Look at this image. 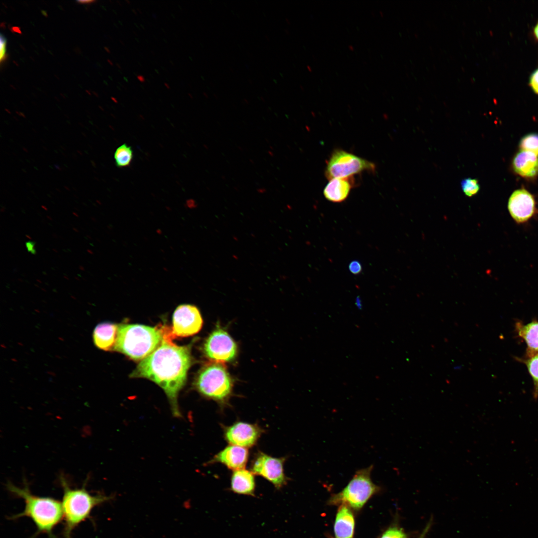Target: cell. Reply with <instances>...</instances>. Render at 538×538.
I'll return each instance as SVG.
<instances>
[{"label": "cell", "instance_id": "obj_1", "mask_svg": "<svg viewBox=\"0 0 538 538\" xmlns=\"http://www.w3.org/2000/svg\"><path fill=\"white\" fill-rule=\"evenodd\" d=\"M169 335L164 332L160 345L140 362L130 377L146 378L157 384L167 395L172 414L180 417L177 396L186 383L192 359L190 347L173 343Z\"/></svg>", "mask_w": 538, "mask_h": 538}, {"label": "cell", "instance_id": "obj_2", "mask_svg": "<svg viewBox=\"0 0 538 538\" xmlns=\"http://www.w3.org/2000/svg\"><path fill=\"white\" fill-rule=\"evenodd\" d=\"M21 488L10 482L6 485L7 490L17 498L22 499L25 503L23 511L11 516V520L22 517L30 518L36 527L34 537L40 534L47 535L48 538H57L53 530L62 521L63 510L61 502L49 497H41L33 495L30 492L26 481Z\"/></svg>", "mask_w": 538, "mask_h": 538}, {"label": "cell", "instance_id": "obj_3", "mask_svg": "<svg viewBox=\"0 0 538 538\" xmlns=\"http://www.w3.org/2000/svg\"><path fill=\"white\" fill-rule=\"evenodd\" d=\"M60 481L63 491L61 502L64 521L63 534L65 538H72L73 531L91 517L93 509L113 497L103 494L92 495L85 485L81 488H72L63 476H60Z\"/></svg>", "mask_w": 538, "mask_h": 538}, {"label": "cell", "instance_id": "obj_4", "mask_svg": "<svg viewBox=\"0 0 538 538\" xmlns=\"http://www.w3.org/2000/svg\"><path fill=\"white\" fill-rule=\"evenodd\" d=\"M162 328L140 324H122L118 326L113 350L135 360H142L161 343Z\"/></svg>", "mask_w": 538, "mask_h": 538}, {"label": "cell", "instance_id": "obj_5", "mask_svg": "<svg viewBox=\"0 0 538 538\" xmlns=\"http://www.w3.org/2000/svg\"><path fill=\"white\" fill-rule=\"evenodd\" d=\"M197 390L216 402L221 409L229 405L234 381L223 364L211 363L199 371L195 382Z\"/></svg>", "mask_w": 538, "mask_h": 538}, {"label": "cell", "instance_id": "obj_6", "mask_svg": "<svg viewBox=\"0 0 538 538\" xmlns=\"http://www.w3.org/2000/svg\"><path fill=\"white\" fill-rule=\"evenodd\" d=\"M373 468L371 465L357 471L341 491L331 496L328 501V505H345L356 511L360 510L373 495L380 491V487L372 480Z\"/></svg>", "mask_w": 538, "mask_h": 538}, {"label": "cell", "instance_id": "obj_7", "mask_svg": "<svg viewBox=\"0 0 538 538\" xmlns=\"http://www.w3.org/2000/svg\"><path fill=\"white\" fill-rule=\"evenodd\" d=\"M375 165L367 160L342 149H336L332 153L327 163L326 177L349 178L365 170L374 171Z\"/></svg>", "mask_w": 538, "mask_h": 538}, {"label": "cell", "instance_id": "obj_8", "mask_svg": "<svg viewBox=\"0 0 538 538\" xmlns=\"http://www.w3.org/2000/svg\"><path fill=\"white\" fill-rule=\"evenodd\" d=\"M206 357L215 363H231L236 359L238 349L236 342L220 325L210 333L203 345Z\"/></svg>", "mask_w": 538, "mask_h": 538}, {"label": "cell", "instance_id": "obj_9", "mask_svg": "<svg viewBox=\"0 0 538 538\" xmlns=\"http://www.w3.org/2000/svg\"><path fill=\"white\" fill-rule=\"evenodd\" d=\"M285 460V457H274L258 451L252 461L251 471L255 475L263 477L279 490L287 484L288 480L284 470Z\"/></svg>", "mask_w": 538, "mask_h": 538}, {"label": "cell", "instance_id": "obj_10", "mask_svg": "<svg viewBox=\"0 0 538 538\" xmlns=\"http://www.w3.org/2000/svg\"><path fill=\"white\" fill-rule=\"evenodd\" d=\"M223 436L231 445L250 448L255 446L265 430L257 423L238 421L230 425H222Z\"/></svg>", "mask_w": 538, "mask_h": 538}, {"label": "cell", "instance_id": "obj_11", "mask_svg": "<svg viewBox=\"0 0 538 538\" xmlns=\"http://www.w3.org/2000/svg\"><path fill=\"white\" fill-rule=\"evenodd\" d=\"M202 325V318L196 306L189 304L180 305L173 314L172 334L178 337L191 336L197 333Z\"/></svg>", "mask_w": 538, "mask_h": 538}, {"label": "cell", "instance_id": "obj_12", "mask_svg": "<svg viewBox=\"0 0 538 538\" xmlns=\"http://www.w3.org/2000/svg\"><path fill=\"white\" fill-rule=\"evenodd\" d=\"M508 209L511 216L518 224L527 222L537 212L534 196L524 188L513 192L508 200Z\"/></svg>", "mask_w": 538, "mask_h": 538}, {"label": "cell", "instance_id": "obj_13", "mask_svg": "<svg viewBox=\"0 0 538 538\" xmlns=\"http://www.w3.org/2000/svg\"><path fill=\"white\" fill-rule=\"evenodd\" d=\"M249 457L247 448L230 444L215 454L208 464L219 463L235 471L245 468Z\"/></svg>", "mask_w": 538, "mask_h": 538}, {"label": "cell", "instance_id": "obj_14", "mask_svg": "<svg viewBox=\"0 0 538 538\" xmlns=\"http://www.w3.org/2000/svg\"><path fill=\"white\" fill-rule=\"evenodd\" d=\"M517 336L523 339L526 344V352L523 356L529 358L538 354V320L533 319L525 324L517 320L514 325Z\"/></svg>", "mask_w": 538, "mask_h": 538}, {"label": "cell", "instance_id": "obj_15", "mask_svg": "<svg viewBox=\"0 0 538 538\" xmlns=\"http://www.w3.org/2000/svg\"><path fill=\"white\" fill-rule=\"evenodd\" d=\"M230 489L237 494L255 497V474L245 468L233 471L231 477Z\"/></svg>", "mask_w": 538, "mask_h": 538}, {"label": "cell", "instance_id": "obj_16", "mask_svg": "<svg viewBox=\"0 0 538 538\" xmlns=\"http://www.w3.org/2000/svg\"><path fill=\"white\" fill-rule=\"evenodd\" d=\"M334 526L335 538H353L355 519L350 508L345 505L339 506Z\"/></svg>", "mask_w": 538, "mask_h": 538}, {"label": "cell", "instance_id": "obj_17", "mask_svg": "<svg viewBox=\"0 0 538 538\" xmlns=\"http://www.w3.org/2000/svg\"><path fill=\"white\" fill-rule=\"evenodd\" d=\"M515 172L527 178L538 175V156L533 152L521 150L515 156L513 162Z\"/></svg>", "mask_w": 538, "mask_h": 538}, {"label": "cell", "instance_id": "obj_18", "mask_svg": "<svg viewBox=\"0 0 538 538\" xmlns=\"http://www.w3.org/2000/svg\"><path fill=\"white\" fill-rule=\"evenodd\" d=\"M118 325L103 322L95 328L93 339L95 346L101 350L109 351L114 347L117 334Z\"/></svg>", "mask_w": 538, "mask_h": 538}, {"label": "cell", "instance_id": "obj_19", "mask_svg": "<svg viewBox=\"0 0 538 538\" xmlns=\"http://www.w3.org/2000/svg\"><path fill=\"white\" fill-rule=\"evenodd\" d=\"M352 186L350 177L333 178L325 187L323 195L330 202L340 203L347 199Z\"/></svg>", "mask_w": 538, "mask_h": 538}, {"label": "cell", "instance_id": "obj_20", "mask_svg": "<svg viewBox=\"0 0 538 538\" xmlns=\"http://www.w3.org/2000/svg\"><path fill=\"white\" fill-rule=\"evenodd\" d=\"M515 359L525 365L533 382V397L538 399V354L529 358L515 357Z\"/></svg>", "mask_w": 538, "mask_h": 538}, {"label": "cell", "instance_id": "obj_21", "mask_svg": "<svg viewBox=\"0 0 538 538\" xmlns=\"http://www.w3.org/2000/svg\"><path fill=\"white\" fill-rule=\"evenodd\" d=\"M133 158V151L131 146L124 143L117 148L114 153V159L117 166L125 167L128 166Z\"/></svg>", "mask_w": 538, "mask_h": 538}, {"label": "cell", "instance_id": "obj_22", "mask_svg": "<svg viewBox=\"0 0 538 538\" xmlns=\"http://www.w3.org/2000/svg\"><path fill=\"white\" fill-rule=\"evenodd\" d=\"M519 147L521 150L531 152L538 156V134L531 133L523 136Z\"/></svg>", "mask_w": 538, "mask_h": 538}, {"label": "cell", "instance_id": "obj_23", "mask_svg": "<svg viewBox=\"0 0 538 538\" xmlns=\"http://www.w3.org/2000/svg\"><path fill=\"white\" fill-rule=\"evenodd\" d=\"M461 186L464 193L468 197L476 194L480 189V185L477 179L471 178H465L461 181Z\"/></svg>", "mask_w": 538, "mask_h": 538}, {"label": "cell", "instance_id": "obj_24", "mask_svg": "<svg viewBox=\"0 0 538 538\" xmlns=\"http://www.w3.org/2000/svg\"><path fill=\"white\" fill-rule=\"evenodd\" d=\"M380 538H407V536L402 529L394 526L388 529Z\"/></svg>", "mask_w": 538, "mask_h": 538}, {"label": "cell", "instance_id": "obj_25", "mask_svg": "<svg viewBox=\"0 0 538 538\" xmlns=\"http://www.w3.org/2000/svg\"><path fill=\"white\" fill-rule=\"evenodd\" d=\"M6 38L2 33H1L0 36V61L1 64L5 61L7 58V55L6 54Z\"/></svg>", "mask_w": 538, "mask_h": 538}, {"label": "cell", "instance_id": "obj_26", "mask_svg": "<svg viewBox=\"0 0 538 538\" xmlns=\"http://www.w3.org/2000/svg\"><path fill=\"white\" fill-rule=\"evenodd\" d=\"M530 84L534 91L538 94V69L531 75Z\"/></svg>", "mask_w": 538, "mask_h": 538}, {"label": "cell", "instance_id": "obj_27", "mask_svg": "<svg viewBox=\"0 0 538 538\" xmlns=\"http://www.w3.org/2000/svg\"><path fill=\"white\" fill-rule=\"evenodd\" d=\"M349 270L354 274H358L362 270L361 264L356 261L351 262L349 265Z\"/></svg>", "mask_w": 538, "mask_h": 538}, {"label": "cell", "instance_id": "obj_28", "mask_svg": "<svg viewBox=\"0 0 538 538\" xmlns=\"http://www.w3.org/2000/svg\"><path fill=\"white\" fill-rule=\"evenodd\" d=\"M34 243L31 242H28L26 243V247L28 252H31L32 254H35V250L34 249Z\"/></svg>", "mask_w": 538, "mask_h": 538}, {"label": "cell", "instance_id": "obj_29", "mask_svg": "<svg viewBox=\"0 0 538 538\" xmlns=\"http://www.w3.org/2000/svg\"><path fill=\"white\" fill-rule=\"evenodd\" d=\"M94 1H95L94 0H78V1H77V2H78V3H80V4L91 3H92V2H94Z\"/></svg>", "mask_w": 538, "mask_h": 538}, {"label": "cell", "instance_id": "obj_30", "mask_svg": "<svg viewBox=\"0 0 538 538\" xmlns=\"http://www.w3.org/2000/svg\"><path fill=\"white\" fill-rule=\"evenodd\" d=\"M137 79H138V80L139 82H140L141 83H143L145 81V78L144 77V76H143L142 75H137Z\"/></svg>", "mask_w": 538, "mask_h": 538}, {"label": "cell", "instance_id": "obj_31", "mask_svg": "<svg viewBox=\"0 0 538 538\" xmlns=\"http://www.w3.org/2000/svg\"><path fill=\"white\" fill-rule=\"evenodd\" d=\"M534 33L536 37L538 39V23L534 28Z\"/></svg>", "mask_w": 538, "mask_h": 538}, {"label": "cell", "instance_id": "obj_32", "mask_svg": "<svg viewBox=\"0 0 538 538\" xmlns=\"http://www.w3.org/2000/svg\"><path fill=\"white\" fill-rule=\"evenodd\" d=\"M257 191L260 193H264L266 192V189L265 188H259L257 189Z\"/></svg>", "mask_w": 538, "mask_h": 538}, {"label": "cell", "instance_id": "obj_33", "mask_svg": "<svg viewBox=\"0 0 538 538\" xmlns=\"http://www.w3.org/2000/svg\"><path fill=\"white\" fill-rule=\"evenodd\" d=\"M268 153H269V155L270 156H273V152H272V151H271V150H269V151H268Z\"/></svg>", "mask_w": 538, "mask_h": 538}, {"label": "cell", "instance_id": "obj_34", "mask_svg": "<svg viewBox=\"0 0 538 538\" xmlns=\"http://www.w3.org/2000/svg\"><path fill=\"white\" fill-rule=\"evenodd\" d=\"M164 86H165V87H166V88H167L168 89H170V86H169V85H168V84H167V83H164Z\"/></svg>", "mask_w": 538, "mask_h": 538}, {"label": "cell", "instance_id": "obj_35", "mask_svg": "<svg viewBox=\"0 0 538 538\" xmlns=\"http://www.w3.org/2000/svg\"><path fill=\"white\" fill-rule=\"evenodd\" d=\"M132 11L135 14H137V12L135 10H134V9H132Z\"/></svg>", "mask_w": 538, "mask_h": 538}, {"label": "cell", "instance_id": "obj_36", "mask_svg": "<svg viewBox=\"0 0 538 538\" xmlns=\"http://www.w3.org/2000/svg\"><path fill=\"white\" fill-rule=\"evenodd\" d=\"M424 534H425V533H424L423 534V535H422L419 538H423V536H424Z\"/></svg>", "mask_w": 538, "mask_h": 538}, {"label": "cell", "instance_id": "obj_37", "mask_svg": "<svg viewBox=\"0 0 538 538\" xmlns=\"http://www.w3.org/2000/svg\"><path fill=\"white\" fill-rule=\"evenodd\" d=\"M126 2H127V3H129V4H130V2L129 1H128V0H126Z\"/></svg>", "mask_w": 538, "mask_h": 538}, {"label": "cell", "instance_id": "obj_38", "mask_svg": "<svg viewBox=\"0 0 538 538\" xmlns=\"http://www.w3.org/2000/svg\"><path fill=\"white\" fill-rule=\"evenodd\" d=\"M80 268L81 269H82V270H84V269H83V268H82V267H81V266H80Z\"/></svg>", "mask_w": 538, "mask_h": 538}]
</instances>
